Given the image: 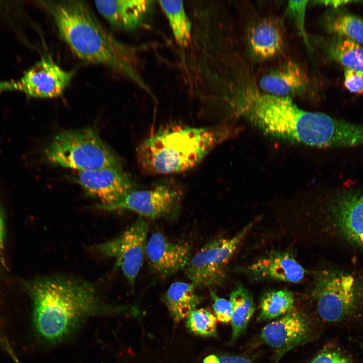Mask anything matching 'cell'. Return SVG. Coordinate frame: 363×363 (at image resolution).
Listing matches in <instances>:
<instances>
[{"label": "cell", "mask_w": 363, "mask_h": 363, "mask_svg": "<svg viewBox=\"0 0 363 363\" xmlns=\"http://www.w3.org/2000/svg\"><path fill=\"white\" fill-rule=\"evenodd\" d=\"M323 48L327 56L344 69L363 74V46L352 40L332 36L325 40Z\"/></svg>", "instance_id": "20"}, {"label": "cell", "mask_w": 363, "mask_h": 363, "mask_svg": "<svg viewBox=\"0 0 363 363\" xmlns=\"http://www.w3.org/2000/svg\"><path fill=\"white\" fill-rule=\"evenodd\" d=\"M229 300L232 309L231 342H234L247 327L255 307L252 295L241 285L238 284L231 292Z\"/></svg>", "instance_id": "22"}, {"label": "cell", "mask_w": 363, "mask_h": 363, "mask_svg": "<svg viewBox=\"0 0 363 363\" xmlns=\"http://www.w3.org/2000/svg\"><path fill=\"white\" fill-rule=\"evenodd\" d=\"M159 4L168 19L177 43L188 44L191 39V24L181 1H160Z\"/></svg>", "instance_id": "23"}, {"label": "cell", "mask_w": 363, "mask_h": 363, "mask_svg": "<svg viewBox=\"0 0 363 363\" xmlns=\"http://www.w3.org/2000/svg\"><path fill=\"white\" fill-rule=\"evenodd\" d=\"M203 363H252L249 359L244 356L237 355H210L204 360Z\"/></svg>", "instance_id": "30"}, {"label": "cell", "mask_w": 363, "mask_h": 363, "mask_svg": "<svg viewBox=\"0 0 363 363\" xmlns=\"http://www.w3.org/2000/svg\"><path fill=\"white\" fill-rule=\"evenodd\" d=\"M310 333V324L306 317L293 309L266 325L262 329L260 336L263 341L272 348L283 350L302 342Z\"/></svg>", "instance_id": "14"}, {"label": "cell", "mask_w": 363, "mask_h": 363, "mask_svg": "<svg viewBox=\"0 0 363 363\" xmlns=\"http://www.w3.org/2000/svg\"><path fill=\"white\" fill-rule=\"evenodd\" d=\"M210 294L213 300V308L216 319L223 323L230 322L232 309L230 300L218 296L213 291H211Z\"/></svg>", "instance_id": "26"}, {"label": "cell", "mask_w": 363, "mask_h": 363, "mask_svg": "<svg viewBox=\"0 0 363 363\" xmlns=\"http://www.w3.org/2000/svg\"><path fill=\"white\" fill-rule=\"evenodd\" d=\"M195 288L191 283L178 281L172 283L165 292L164 301L175 321L187 318L199 304L201 298Z\"/></svg>", "instance_id": "21"}, {"label": "cell", "mask_w": 363, "mask_h": 363, "mask_svg": "<svg viewBox=\"0 0 363 363\" xmlns=\"http://www.w3.org/2000/svg\"><path fill=\"white\" fill-rule=\"evenodd\" d=\"M182 190L169 182H162L145 190H135L110 205L97 204L96 208L106 211L128 210L149 218H170L180 207Z\"/></svg>", "instance_id": "8"}, {"label": "cell", "mask_w": 363, "mask_h": 363, "mask_svg": "<svg viewBox=\"0 0 363 363\" xmlns=\"http://www.w3.org/2000/svg\"><path fill=\"white\" fill-rule=\"evenodd\" d=\"M44 155L51 164L77 171L121 165L112 149L90 128L59 132L45 148Z\"/></svg>", "instance_id": "5"}, {"label": "cell", "mask_w": 363, "mask_h": 363, "mask_svg": "<svg viewBox=\"0 0 363 363\" xmlns=\"http://www.w3.org/2000/svg\"><path fill=\"white\" fill-rule=\"evenodd\" d=\"M187 325L193 333L202 336L217 335L216 318L205 309H195L187 317Z\"/></svg>", "instance_id": "25"}, {"label": "cell", "mask_w": 363, "mask_h": 363, "mask_svg": "<svg viewBox=\"0 0 363 363\" xmlns=\"http://www.w3.org/2000/svg\"><path fill=\"white\" fill-rule=\"evenodd\" d=\"M240 270L257 279H271L294 283L301 282L306 274L304 267L287 252H273Z\"/></svg>", "instance_id": "15"}, {"label": "cell", "mask_w": 363, "mask_h": 363, "mask_svg": "<svg viewBox=\"0 0 363 363\" xmlns=\"http://www.w3.org/2000/svg\"><path fill=\"white\" fill-rule=\"evenodd\" d=\"M149 226L140 216L120 235L94 247L103 257L114 258L116 267H119L131 286L136 277L146 256Z\"/></svg>", "instance_id": "9"}, {"label": "cell", "mask_w": 363, "mask_h": 363, "mask_svg": "<svg viewBox=\"0 0 363 363\" xmlns=\"http://www.w3.org/2000/svg\"><path fill=\"white\" fill-rule=\"evenodd\" d=\"M322 24L332 36L346 38L363 44V20L343 7L331 8L324 15Z\"/></svg>", "instance_id": "19"}, {"label": "cell", "mask_w": 363, "mask_h": 363, "mask_svg": "<svg viewBox=\"0 0 363 363\" xmlns=\"http://www.w3.org/2000/svg\"><path fill=\"white\" fill-rule=\"evenodd\" d=\"M329 211L332 224L343 240L363 251V193L338 195L330 205Z\"/></svg>", "instance_id": "12"}, {"label": "cell", "mask_w": 363, "mask_h": 363, "mask_svg": "<svg viewBox=\"0 0 363 363\" xmlns=\"http://www.w3.org/2000/svg\"><path fill=\"white\" fill-rule=\"evenodd\" d=\"M234 113L272 136L321 148L363 146V125L298 108L290 98L246 88L230 104Z\"/></svg>", "instance_id": "1"}, {"label": "cell", "mask_w": 363, "mask_h": 363, "mask_svg": "<svg viewBox=\"0 0 363 363\" xmlns=\"http://www.w3.org/2000/svg\"><path fill=\"white\" fill-rule=\"evenodd\" d=\"M354 274L339 269L316 274L313 295L320 318L332 324L350 322L363 314V284Z\"/></svg>", "instance_id": "6"}, {"label": "cell", "mask_w": 363, "mask_h": 363, "mask_svg": "<svg viewBox=\"0 0 363 363\" xmlns=\"http://www.w3.org/2000/svg\"><path fill=\"white\" fill-rule=\"evenodd\" d=\"M251 52L260 59L274 57L281 52L284 45L282 27L274 19H265L253 26L248 34Z\"/></svg>", "instance_id": "18"}, {"label": "cell", "mask_w": 363, "mask_h": 363, "mask_svg": "<svg viewBox=\"0 0 363 363\" xmlns=\"http://www.w3.org/2000/svg\"><path fill=\"white\" fill-rule=\"evenodd\" d=\"M307 2V1H290L288 4L289 10L295 20L299 33L306 43H308V39L304 22Z\"/></svg>", "instance_id": "27"}, {"label": "cell", "mask_w": 363, "mask_h": 363, "mask_svg": "<svg viewBox=\"0 0 363 363\" xmlns=\"http://www.w3.org/2000/svg\"><path fill=\"white\" fill-rule=\"evenodd\" d=\"M6 235L5 212L0 199V266L4 263Z\"/></svg>", "instance_id": "31"}, {"label": "cell", "mask_w": 363, "mask_h": 363, "mask_svg": "<svg viewBox=\"0 0 363 363\" xmlns=\"http://www.w3.org/2000/svg\"><path fill=\"white\" fill-rule=\"evenodd\" d=\"M254 223H250L232 237L207 243L190 258L186 274L195 287H214L223 282L227 265Z\"/></svg>", "instance_id": "7"}, {"label": "cell", "mask_w": 363, "mask_h": 363, "mask_svg": "<svg viewBox=\"0 0 363 363\" xmlns=\"http://www.w3.org/2000/svg\"><path fill=\"white\" fill-rule=\"evenodd\" d=\"M360 346L363 349V341L360 343Z\"/></svg>", "instance_id": "32"}, {"label": "cell", "mask_w": 363, "mask_h": 363, "mask_svg": "<svg viewBox=\"0 0 363 363\" xmlns=\"http://www.w3.org/2000/svg\"><path fill=\"white\" fill-rule=\"evenodd\" d=\"M308 83L302 69L296 63L288 61L263 76L259 84L264 93L290 98L302 93Z\"/></svg>", "instance_id": "16"}, {"label": "cell", "mask_w": 363, "mask_h": 363, "mask_svg": "<svg viewBox=\"0 0 363 363\" xmlns=\"http://www.w3.org/2000/svg\"><path fill=\"white\" fill-rule=\"evenodd\" d=\"M41 5L52 18L61 38L78 57L140 84L133 48L110 33L85 1H48Z\"/></svg>", "instance_id": "3"}, {"label": "cell", "mask_w": 363, "mask_h": 363, "mask_svg": "<svg viewBox=\"0 0 363 363\" xmlns=\"http://www.w3.org/2000/svg\"><path fill=\"white\" fill-rule=\"evenodd\" d=\"M32 322L36 335L55 345L68 338L86 319L122 314L128 307L106 302L96 283L64 275H52L29 282Z\"/></svg>", "instance_id": "2"}, {"label": "cell", "mask_w": 363, "mask_h": 363, "mask_svg": "<svg viewBox=\"0 0 363 363\" xmlns=\"http://www.w3.org/2000/svg\"><path fill=\"white\" fill-rule=\"evenodd\" d=\"M235 130L230 125L195 127L176 124L162 127L138 146L139 165L145 172L153 174L187 171L231 137Z\"/></svg>", "instance_id": "4"}, {"label": "cell", "mask_w": 363, "mask_h": 363, "mask_svg": "<svg viewBox=\"0 0 363 363\" xmlns=\"http://www.w3.org/2000/svg\"><path fill=\"white\" fill-rule=\"evenodd\" d=\"M294 301L293 294L287 289L268 291L261 298L258 319L267 321L282 317L293 309Z\"/></svg>", "instance_id": "24"}, {"label": "cell", "mask_w": 363, "mask_h": 363, "mask_svg": "<svg viewBox=\"0 0 363 363\" xmlns=\"http://www.w3.org/2000/svg\"><path fill=\"white\" fill-rule=\"evenodd\" d=\"M344 85L351 93H363V74L351 69H344Z\"/></svg>", "instance_id": "29"}, {"label": "cell", "mask_w": 363, "mask_h": 363, "mask_svg": "<svg viewBox=\"0 0 363 363\" xmlns=\"http://www.w3.org/2000/svg\"><path fill=\"white\" fill-rule=\"evenodd\" d=\"M74 75L73 71H66L44 56L18 81L0 82V90H19L33 98H56L63 94Z\"/></svg>", "instance_id": "10"}, {"label": "cell", "mask_w": 363, "mask_h": 363, "mask_svg": "<svg viewBox=\"0 0 363 363\" xmlns=\"http://www.w3.org/2000/svg\"><path fill=\"white\" fill-rule=\"evenodd\" d=\"M310 363H354L347 355L334 349H327L317 354Z\"/></svg>", "instance_id": "28"}, {"label": "cell", "mask_w": 363, "mask_h": 363, "mask_svg": "<svg viewBox=\"0 0 363 363\" xmlns=\"http://www.w3.org/2000/svg\"><path fill=\"white\" fill-rule=\"evenodd\" d=\"M76 181L88 196L101 205H110L122 199L136 186L122 165L77 171Z\"/></svg>", "instance_id": "11"}, {"label": "cell", "mask_w": 363, "mask_h": 363, "mask_svg": "<svg viewBox=\"0 0 363 363\" xmlns=\"http://www.w3.org/2000/svg\"><path fill=\"white\" fill-rule=\"evenodd\" d=\"M191 251L189 244L173 243L157 231L147 240L146 257L154 273L167 277L186 267Z\"/></svg>", "instance_id": "13"}, {"label": "cell", "mask_w": 363, "mask_h": 363, "mask_svg": "<svg viewBox=\"0 0 363 363\" xmlns=\"http://www.w3.org/2000/svg\"><path fill=\"white\" fill-rule=\"evenodd\" d=\"M151 1L144 0L95 1L99 13L113 27L132 30L141 24Z\"/></svg>", "instance_id": "17"}]
</instances>
